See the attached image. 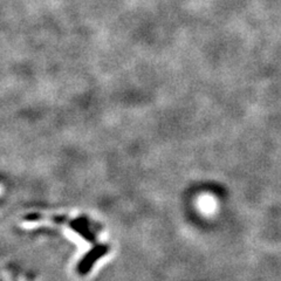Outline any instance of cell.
Masks as SVG:
<instances>
[{
  "mask_svg": "<svg viewBox=\"0 0 281 281\" xmlns=\"http://www.w3.org/2000/svg\"><path fill=\"white\" fill-rule=\"evenodd\" d=\"M2 194H4V185L0 184V196H1Z\"/></svg>",
  "mask_w": 281,
  "mask_h": 281,
  "instance_id": "obj_2",
  "label": "cell"
},
{
  "mask_svg": "<svg viewBox=\"0 0 281 281\" xmlns=\"http://www.w3.org/2000/svg\"><path fill=\"white\" fill-rule=\"evenodd\" d=\"M197 206L204 214H211V212H214L216 210L217 200H216L214 196H211V195H202V196L198 198Z\"/></svg>",
  "mask_w": 281,
  "mask_h": 281,
  "instance_id": "obj_1",
  "label": "cell"
}]
</instances>
